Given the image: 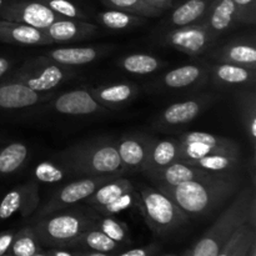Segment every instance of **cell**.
<instances>
[{
    "label": "cell",
    "mask_w": 256,
    "mask_h": 256,
    "mask_svg": "<svg viewBox=\"0 0 256 256\" xmlns=\"http://www.w3.org/2000/svg\"><path fill=\"white\" fill-rule=\"evenodd\" d=\"M210 56L218 62H229L256 69V49L254 44L249 42H232L212 52Z\"/></svg>",
    "instance_id": "ffe728a7"
},
{
    "label": "cell",
    "mask_w": 256,
    "mask_h": 256,
    "mask_svg": "<svg viewBox=\"0 0 256 256\" xmlns=\"http://www.w3.org/2000/svg\"><path fill=\"white\" fill-rule=\"evenodd\" d=\"M236 22V6L232 0H215L208 22H205L215 38L232 28Z\"/></svg>",
    "instance_id": "603a6c76"
},
{
    "label": "cell",
    "mask_w": 256,
    "mask_h": 256,
    "mask_svg": "<svg viewBox=\"0 0 256 256\" xmlns=\"http://www.w3.org/2000/svg\"><path fill=\"white\" fill-rule=\"evenodd\" d=\"M248 256H256V240L252 242V246H250L249 254H248Z\"/></svg>",
    "instance_id": "7dc6e473"
},
{
    "label": "cell",
    "mask_w": 256,
    "mask_h": 256,
    "mask_svg": "<svg viewBox=\"0 0 256 256\" xmlns=\"http://www.w3.org/2000/svg\"><path fill=\"white\" fill-rule=\"evenodd\" d=\"M42 100V95L18 82L0 84V110H15L32 106Z\"/></svg>",
    "instance_id": "ac0fdd59"
},
{
    "label": "cell",
    "mask_w": 256,
    "mask_h": 256,
    "mask_svg": "<svg viewBox=\"0 0 256 256\" xmlns=\"http://www.w3.org/2000/svg\"><path fill=\"white\" fill-rule=\"evenodd\" d=\"M255 226L246 222L242 225L232 236L228 240L216 256H245L249 252L250 246L256 240Z\"/></svg>",
    "instance_id": "f1b7e54d"
},
{
    "label": "cell",
    "mask_w": 256,
    "mask_h": 256,
    "mask_svg": "<svg viewBox=\"0 0 256 256\" xmlns=\"http://www.w3.org/2000/svg\"><path fill=\"white\" fill-rule=\"evenodd\" d=\"M154 139L142 135H125L118 142L116 150L124 170L142 172Z\"/></svg>",
    "instance_id": "7c38bea8"
},
{
    "label": "cell",
    "mask_w": 256,
    "mask_h": 256,
    "mask_svg": "<svg viewBox=\"0 0 256 256\" xmlns=\"http://www.w3.org/2000/svg\"><path fill=\"white\" fill-rule=\"evenodd\" d=\"M0 42L20 45H49L52 40L44 30L16 22L0 19Z\"/></svg>",
    "instance_id": "9a60e30c"
},
{
    "label": "cell",
    "mask_w": 256,
    "mask_h": 256,
    "mask_svg": "<svg viewBox=\"0 0 256 256\" xmlns=\"http://www.w3.org/2000/svg\"><path fill=\"white\" fill-rule=\"evenodd\" d=\"M209 174H232L240 166V154H212L189 162Z\"/></svg>",
    "instance_id": "484cf974"
},
{
    "label": "cell",
    "mask_w": 256,
    "mask_h": 256,
    "mask_svg": "<svg viewBox=\"0 0 256 256\" xmlns=\"http://www.w3.org/2000/svg\"><path fill=\"white\" fill-rule=\"evenodd\" d=\"M210 0H188L174 10L172 24L175 26H186L199 20L209 9Z\"/></svg>",
    "instance_id": "f546056e"
},
{
    "label": "cell",
    "mask_w": 256,
    "mask_h": 256,
    "mask_svg": "<svg viewBox=\"0 0 256 256\" xmlns=\"http://www.w3.org/2000/svg\"><path fill=\"white\" fill-rule=\"evenodd\" d=\"M155 248L154 246H146V248H136V249L128 250V252H122L119 256H152L154 254Z\"/></svg>",
    "instance_id": "7bdbcfd3"
},
{
    "label": "cell",
    "mask_w": 256,
    "mask_h": 256,
    "mask_svg": "<svg viewBox=\"0 0 256 256\" xmlns=\"http://www.w3.org/2000/svg\"><path fill=\"white\" fill-rule=\"evenodd\" d=\"M29 156V149L19 142H10L0 148V176L18 172Z\"/></svg>",
    "instance_id": "83f0119b"
},
{
    "label": "cell",
    "mask_w": 256,
    "mask_h": 256,
    "mask_svg": "<svg viewBox=\"0 0 256 256\" xmlns=\"http://www.w3.org/2000/svg\"><path fill=\"white\" fill-rule=\"evenodd\" d=\"M255 195L252 188H244L218 216L216 222L205 232L192 248V256H216L228 240L242 225L252 222L255 226Z\"/></svg>",
    "instance_id": "7a4b0ae2"
},
{
    "label": "cell",
    "mask_w": 256,
    "mask_h": 256,
    "mask_svg": "<svg viewBox=\"0 0 256 256\" xmlns=\"http://www.w3.org/2000/svg\"><path fill=\"white\" fill-rule=\"evenodd\" d=\"M248 254H249V252H248ZM248 254H246V255H245V256H248Z\"/></svg>",
    "instance_id": "11a10c76"
},
{
    "label": "cell",
    "mask_w": 256,
    "mask_h": 256,
    "mask_svg": "<svg viewBox=\"0 0 256 256\" xmlns=\"http://www.w3.org/2000/svg\"><path fill=\"white\" fill-rule=\"evenodd\" d=\"M46 5L48 8L68 19H85V14L69 0H38Z\"/></svg>",
    "instance_id": "f35d334b"
},
{
    "label": "cell",
    "mask_w": 256,
    "mask_h": 256,
    "mask_svg": "<svg viewBox=\"0 0 256 256\" xmlns=\"http://www.w3.org/2000/svg\"><path fill=\"white\" fill-rule=\"evenodd\" d=\"M9 252L12 256H32L40 252V242L34 229L24 228L14 235Z\"/></svg>",
    "instance_id": "4dcf8cb0"
},
{
    "label": "cell",
    "mask_w": 256,
    "mask_h": 256,
    "mask_svg": "<svg viewBox=\"0 0 256 256\" xmlns=\"http://www.w3.org/2000/svg\"><path fill=\"white\" fill-rule=\"evenodd\" d=\"M69 172L70 170L65 166H59L52 162H42L38 164L34 169V176L38 182H45V184H55L64 180Z\"/></svg>",
    "instance_id": "8d00e7d4"
},
{
    "label": "cell",
    "mask_w": 256,
    "mask_h": 256,
    "mask_svg": "<svg viewBox=\"0 0 256 256\" xmlns=\"http://www.w3.org/2000/svg\"><path fill=\"white\" fill-rule=\"evenodd\" d=\"M115 178L119 176H85L82 179H78L64 185L58 189L52 195L49 202L42 208L39 212V218L48 216V215H52L72 205L78 204L82 200H86L94 194L98 188Z\"/></svg>",
    "instance_id": "ba28073f"
},
{
    "label": "cell",
    "mask_w": 256,
    "mask_h": 256,
    "mask_svg": "<svg viewBox=\"0 0 256 256\" xmlns=\"http://www.w3.org/2000/svg\"><path fill=\"white\" fill-rule=\"evenodd\" d=\"M242 178L232 174H209L208 176L182 182L178 186L158 188L182 209L188 219H202L222 208L234 196Z\"/></svg>",
    "instance_id": "6da1fadb"
},
{
    "label": "cell",
    "mask_w": 256,
    "mask_h": 256,
    "mask_svg": "<svg viewBox=\"0 0 256 256\" xmlns=\"http://www.w3.org/2000/svg\"><path fill=\"white\" fill-rule=\"evenodd\" d=\"M214 82L224 85L252 84L255 82L256 69L229 62H218L210 66Z\"/></svg>",
    "instance_id": "7402d4cb"
},
{
    "label": "cell",
    "mask_w": 256,
    "mask_h": 256,
    "mask_svg": "<svg viewBox=\"0 0 256 256\" xmlns=\"http://www.w3.org/2000/svg\"><path fill=\"white\" fill-rule=\"evenodd\" d=\"M94 226V218L72 212L44 216L32 229L42 244L62 246L74 245L82 232Z\"/></svg>",
    "instance_id": "5b68a950"
},
{
    "label": "cell",
    "mask_w": 256,
    "mask_h": 256,
    "mask_svg": "<svg viewBox=\"0 0 256 256\" xmlns=\"http://www.w3.org/2000/svg\"><path fill=\"white\" fill-rule=\"evenodd\" d=\"M14 235L15 234L12 232H4L0 234V256L5 255L9 252Z\"/></svg>",
    "instance_id": "b9f144b4"
},
{
    "label": "cell",
    "mask_w": 256,
    "mask_h": 256,
    "mask_svg": "<svg viewBox=\"0 0 256 256\" xmlns=\"http://www.w3.org/2000/svg\"><path fill=\"white\" fill-rule=\"evenodd\" d=\"M182 256H192V249L186 250V252H184V254H182Z\"/></svg>",
    "instance_id": "681fc988"
},
{
    "label": "cell",
    "mask_w": 256,
    "mask_h": 256,
    "mask_svg": "<svg viewBox=\"0 0 256 256\" xmlns=\"http://www.w3.org/2000/svg\"><path fill=\"white\" fill-rule=\"evenodd\" d=\"M246 99L242 102V122H244L246 134L249 135L250 140L255 145L256 140V104L254 94L246 95Z\"/></svg>",
    "instance_id": "74e56055"
},
{
    "label": "cell",
    "mask_w": 256,
    "mask_h": 256,
    "mask_svg": "<svg viewBox=\"0 0 256 256\" xmlns=\"http://www.w3.org/2000/svg\"><path fill=\"white\" fill-rule=\"evenodd\" d=\"M46 254L49 256H74L72 254H70L69 252H66V250L62 249H52L49 252H46Z\"/></svg>",
    "instance_id": "bcb514c9"
},
{
    "label": "cell",
    "mask_w": 256,
    "mask_h": 256,
    "mask_svg": "<svg viewBox=\"0 0 256 256\" xmlns=\"http://www.w3.org/2000/svg\"><path fill=\"white\" fill-rule=\"evenodd\" d=\"M134 186H132V184L129 180L119 176L109 180V182L102 184L100 188H98L94 194L88 198L86 200L90 205H92L98 210L100 208L105 206V205L110 204V202H114L115 199H118L122 195L134 192Z\"/></svg>",
    "instance_id": "d4e9b609"
},
{
    "label": "cell",
    "mask_w": 256,
    "mask_h": 256,
    "mask_svg": "<svg viewBox=\"0 0 256 256\" xmlns=\"http://www.w3.org/2000/svg\"><path fill=\"white\" fill-rule=\"evenodd\" d=\"M134 202H135V190L134 192H126V194L122 195V196L115 199L114 202H112L110 204L98 209V212L102 215L112 216V215H116L119 214V212L132 208V205H134Z\"/></svg>",
    "instance_id": "ab89813d"
},
{
    "label": "cell",
    "mask_w": 256,
    "mask_h": 256,
    "mask_svg": "<svg viewBox=\"0 0 256 256\" xmlns=\"http://www.w3.org/2000/svg\"><path fill=\"white\" fill-rule=\"evenodd\" d=\"M176 160H179V140H154L142 172L150 179Z\"/></svg>",
    "instance_id": "e0dca14e"
},
{
    "label": "cell",
    "mask_w": 256,
    "mask_h": 256,
    "mask_svg": "<svg viewBox=\"0 0 256 256\" xmlns=\"http://www.w3.org/2000/svg\"><path fill=\"white\" fill-rule=\"evenodd\" d=\"M39 204V194L35 182L14 188L4 195L0 202V220L10 219L20 212L22 218L29 216Z\"/></svg>",
    "instance_id": "8fae6325"
},
{
    "label": "cell",
    "mask_w": 256,
    "mask_h": 256,
    "mask_svg": "<svg viewBox=\"0 0 256 256\" xmlns=\"http://www.w3.org/2000/svg\"><path fill=\"white\" fill-rule=\"evenodd\" d=\"M72 174L84 176H122L125 172L116 145L109 140H92L72 145L56 155Z\"/></svg>",
    "instance_id": "3957f363"
},
{
    "label": "cell",
    "mask_w": 256,
    "mask_h": 256,
    "mask_svg": "<svg viewBox=\"0 0 256 256\" xmlns=\"http://www.w3.org/2000/svg\"><path fill=\"white\" fill-rule=\"evenodd\" d=\"M95 226L99 230H102L105 235L110 238L112 240L119 242H129V234H128V226L124 222L114 219L112 216L104 215L102 218L95 219Z\"/></svg>",
    "instance_id": "d590c367"
},
{
    "label": "cell",
    "mask_w": 256,
    "mask_h": 256,
    "mask_svg": "<svg viewBox=\"0 0 256 256\" xmlns=\"http://www.w3.org/2000/svg\"><path fill=\"white\" fill-rule=\"evenodd\" d=\"M32 256H49V255H48V254H44V252H36V254L32 255Z\"/></svg>",
    "instance_id": "f907efd6"
},
{
    "label": "cell",
    "mask_w": 256,
    "mask_h": 256,
    "mask_svg": "<svg viewBox=\"0 0 256 256\" xmlns=\"http://www.w3.org/2000/svg\"><path fill=\"white\" fill-rule=\"evenodd\" d=\"M236 6V22H255V0H232Z\"/></svg>",
    "instance_id": "60d3db41"
},
{
    "label": "cell",
    "mask_w": 256,
    "mask_h": 256,
    "mask_svg": "<svg viewBox=\"0 0 256 256\" xmlns=\"http://www.w3.org/2000/svg\"><path fill=\"white\" fill-rule=\"evenodd\" d=\"M216 38L210 32L206 24H190L179 26L165 36L168 44L189 55L204 52Z\"/></svg>",
    "instance_id": "30bf717a"
},
{
    "label": "cell",
    "mask_w": 256,
    "mask_h": 256,
    "mask_svg": "<svg viewBox=\"0 0 256 256\" xmlns=\"http://www.w3.org/2000/svg\"><path fill=\"white\" fill-rule=\"evenodd\" d=\"M80 256H109L106 252H90V254H84V255H80Z\"/></svg>",
    "instance_id": "c3c4849f"
},
{
    "label": "cell",
    "mask_w": 256,
    "mask_h": 256,
    "mask_svg": "<svg viewBox=\"0 0 256 256\" xmlns=\"http://www.w3.org/2000/svg\"><path fill=\"white\" fill-rule=\"evenodd\" d=\"M52 109L65 115H92L106 110L100 105L89 90H72L59 95L52 102Z\"/></svg>",
    "instance_id": "4fadbf2b"
},
{
    "label": "cell",
    "mask_w": 256,
    "mask_h": 256,
    "mask_svg": "<svg viewBox=\"0 0 256 256\" xmlns=\"http://www.w3.org/2000/svg\"><path fill=\"white\" fill-rule=\"evenodd\" d=\"M12 69V62L4 56H0V78L4 76Z\"/></svg>",
    "instance_id": "ee69618b"
},
{
    "label": "cell",
    "mask_w": 256,
    "mask_h": 256,
    "mask_svg": "<svg viewBox=\"0 0 256 256\" xmlns=\"http://www.w3.org/2000/svg\"><path fill=\"white\" fill-rule=\"evenodd\" d=\"M68 76L69 72L62 65L56 64L45 56H39L22 65L19 72L8 80L22 82L29 89L42 92L56 88L60 82L68 79Z\"/></svg>",
    "instance_id": "52a82bcc"
},
{
    "label": "cell",
    "mask_w": 256,
    "mask_h": 256,
    "mask_svg": "<svg viewBox=\"0 0 256 256\" xmlns=\"http://www.w3.org/2000/svg\"><path fill=\"white\" fill-rule=\"evenodd\" d=\"M2 5H4V0H0V8H2Z\"/></svg>",
    "instance_id": "816d5d0a"
},
{
    "label": "cell",
    "mask_w": 256,
    "mask_h": 256,
    "mask_svg": "<svg viewBox=\"0 0 256 256\" xmlns=\"http://www.w3.org/2000/svg\"><path fill=\"white\" fill-rule=\"evenodd\" d=\"M89 92H92L94 99L104 108L119 109L122 105H125L130 100L134 99V96L138 92V86L124 82V84L94 88V89L89 90Z\"/></svg>",
    "instance_id": "44dd1931"
},
{
    "label": "cell",
    "mask_w": 256,
    "mask_h": 256,
    "mask_svg": "<svg viewBox=\"0 0 256 256\" xmlns=\"http://www.w3.org/2000/svg\"><path fill=\"white\" fill-rule=\"evenodd\" d=\"M162 65V60L149 54H132L122 60V69L132 74L145 75L156 72Z\"/></svg>",
    "instance_id": "1f68e13d"
},
{
    "label": "cell",
    "mask_w": 256,
    "mask_h": 256,
    "mask_svg": "<svg viewBox=\"0 0 256 256\" xmlns=\"http://www.w3.org/2000/svg\"><path fill=\"white\" fill-rule=\"evenodd\" d=\"M99 52L94 46L59 48L48 52L45 58L62 66H78L94 62Z\"/></svg>",
    "instance_id": "cb8c5ba5"
},
{
    "label": "cell",
    "mask_w": 256,
    "mask_h": 256,
    "mask_svg": "<svg viewBox=\"0 0 256 256\" xmlns=\"http://www.w3.org/2000/svg\"><path fill=\"white\" fill-rule=\"evenodd\" d=\"M210 100L212 95H202L198 99L175 102L160 114L156 124L162 126H179L188 124L199 116L200 112L209 105Z\"/></svg>",
    "instance_id": "5bb4252c"
},
{
    "label": "cell",
    "mask_w": 256,
    "mask_h": 256,
    "mask_svg": "<svg viewBox=\"0 0 256 256\" xmlns=\"http://www.w3.org/2000/svg\"><path fill=\"white\" fill-rule=\"evenodd\" d=\"M146 2H150L152 5H154V6L160 8L162 10L169 9L172 5V0H146Z\"/></svg>",
    "instance_id": "f6af8a7d"
},
{
    "label": "cell",
    "mask_w": 256,
    "mask_h": 256,
    "mask_svg": "<svg viewBox=\"0 0 256 256\" xmlns=\"http://www.w3.org/2000/svg\"><path fill=\"white\" fill-rule=\"evenodd\" d=\"M209 172L199 169L195 165L188 164V162L176 160L169 166L162 169L154 176L150 178V180L156 182V186H178L182 182H192V180L200 179V178L208 176Z\"/></svg>",
    "instance_id": "d6986e66"
},
{
    "label": "cell",
    "mask_w": 256,
    "mask_h": 256,
    "mask_svg": "<svg viewBox=\"0 0 256 256\" xmlns=\"http://www.w3.org/2000/svg\"><path fill=\"white\" fill-rule=\"evenodd\" d=\"M104 2L108 6L138 15V16H156L162 12L160 8L154 6L146 0H104Z\"/></svg>",
    "instance_id": "836d02e7"
},
{
    "label": "cell",
    "mask_w": 256,
    "mask_h": 256,
    "mask_svg": "<svg viewBox=\"0 0 256 256\" xmlns=\"http://www.w3.org/2000/svg\"><path fill=\"white\" fill-rule=\"evenodd\" d=\"M2 256H12V255H8V254H5V255H2Z\"/></svg>",
    "instance_id": "db71d44e"
},
{
    "label": "cell",
    "mask_w": 256,
    "mask_h": 256,
    "mask_svg": "<svg viewBox=\"0 0 256 256\" xmlns=\"http://www.w3.org/2000/svg\"><path fill=\"white\" fill-rule=\"evenodd\" d=\"M139 202L145 222L159 236L175 232L189 220L174 200L159 189L140 185Z\"/></svg>",
    "instance_id": "277c9868"
},
{
    "label": "cell",
    "mask_w": 256,
    "mask_h": 256,
    "mask_svg": "<svg viewBox=\"0 0 256 256\" xmlns=\"http://www.w3.org/2000/svg\"><path fill=\"white\" fill-rule=\"evenodd\" d=\"M62 18L40 2H10L0 8V19L22 22L42 30Z\"/></svg>",
    "instance_id": "9c48e42d"
},
{
    "label": "cell",
    "mask_w": 256,
    "mask_h": 256,
    "mask_svg": "<svg viewBox=\"0 0 256 256\" xmlns=\"http://www.w3.org/2000/svg\"><path fill=\"white\" fill-rule=\"evenodd\" d=\"M212 154H240L236 142L202 132H190L179 138V160L185 162Z\"/></svg>",
    "instance_id": "8992f818"
},
{
    "label": "cell",
    "mask_w": 256,
    "mask_h": 256,
    "mask_svg": "<svg viewBox=\"0 0 256 256\" xmlns=\"http://www.w3.org/2000/svg\"><path fill=\"white\" fill-rule=\"evenodd\" d=\"M206 75V70L200 65H184L166 72L162 82L170 89H182L196 84Z\"/></svg>",
    "instance_id": "4316f807"
},
{
    "label": "cell",
    "mask_w": 256,
    "mask_h": 256,
    "mask_svg": "<svg viewBox=\"0 0 256 256\" xmlns=\"http://www.w3.org/2000/svg\"><path fill=\"white\" fill-rule=\"evenodd\" d=\"M98 19L100 20V22L104 26L112 30L129 29V28L135 26V25H139L142 22V16H138V15L116 9L102 12V14H99Z\"/></svg>",
    "instance_id": "e575fe53"
},
{
    "label": "cell",
    "mask_w": 256,
    "mask_h": 256,
    "mask_svg": "<svg viewBox=\"0 0 256 256\" xmlns=\"http://www.w3.org/2000/svg\"><path fill=\"white\" fill-rule=\"evenodd\" d=\"M44 32L52 40V42H74L84 40L96 32V25L82 22V19H59L50 26L44 29Z\"/></svg>",
    "instance_id": "2e32d148"
},
{
    "label": "cell",
    "mask_w": 256,
    "mask_h": 256,
    "mask_svg": "<svg viewBox=\"0 0 256 256\" xmlns=\"http://www.w3.org/2000/svg\"><path fill=\"white\" fill-rule=\"evenodd\" d=\"M75 244H82L92 249V252H106V254L118 249V242L110 239L108 235H105L96 226L90 228L86 232H82Z\"/></svg>",
    "instance_id": "d6a6232c"
},
{
    "label": "cell",
    "mask_w": 256,
    "mask_h": 256,
    "mask_svg": "<svg viewBox=\"0 0 256 256\" xmlns=\"http://www.w3.org/2000/svg\"><path fill=\"white\" fill-rule=\"evenodd\" d=\"M162 256H176L175 254H166V255H162Z\"/></svg>",
    "instance_id": "f5cc1de1"
}]
</instances>
